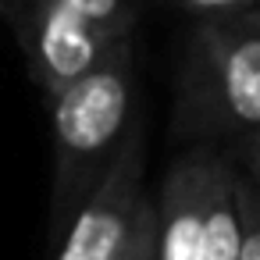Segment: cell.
I'll return each instance as SVG.
<instances>
[{"label": "cell", "mask_w": 260, "mask_h": 260, "mask_svg": "<svg viewBox=\"0 0 260 260\" xmlns=\"http://www.w3.org/2000/svg\"><path fill=\"white\" fill-rule=\"evenodd\" d=\"M61 4L107 43L128 40L136 29V0H61Z\"/></svg>", "instance_id": "7"}, {"label": "cell", "mask_w": 260, "mask_h": 260, "mask_svg": "<svg viewBox=\"0 0 260 260\" xmlns=\"http://www.w3.org/2000/svg\"><path fill=\"white\" fill-rule=\"evenodd\" d=\"M136 43L118 40L104 57L50 96L54 178H50V239H61L75 210L107 175L125 128L136 114Z\"/></svg>", "instance_id": "2"}, {"label": "cell", "mask_w": 260, "mask_h": 260, "mask_svg": "<svg viewBox=\"0 0 260 260\" xmlns=\"http://www.w3.org/2000/svg\"><path fill=\"white\" fill-rule=\"evenodd\" d=\"M178 4L200 18H217V15H235V11H253L260 0H178Z\"/></svg>", "instance_id": "11"}, {"label": "cell", "mask_w": 260, "mask_h": 260, "mask_svg": "<svg viewBox=\"0 0 260 260\" xmlns=\"http://www.w3.org/2000/svg\"><path fill=\"white\" fill-rule=\"evenodd\" d=\"M242 217L235 196V164L224 150H217L207 185V217H203V253L200 260H239Z\"/></svg>", "instance_id": "6"}, {"label": "cell", "mask_w": 260, "mask_h": 260, "mask_svg": "<svg viewBox=\"0 0 260 260\" xmlns=\"http://www.w3.org/2000/svg\"><path fill=\"white\" fill-rule=\"evenodd\" d=\"M217 146H185L153 192V260H200Z\"/></svg>", "instance_id": "5"}, {"label": "cell", "mask_w": 260, "mask_h": 260, "mask_svg": "<svg viewBox=\"0 0 260 260\" xmlns=\"http://www.w3.org/2000/svg\"><path fill=\"white\" fill-rule=\"evenodd\" d=\"M143 175H146V121L143 111H136L107 175L68 221L54 260H118L128 242L139 200L146 192Z\"/></svg>", "instance_id": "3"}, {"label": "cell", "mask_w": 260, "mask_h": 260, "mask_svg": "<svg viewBox=\"0 0 260 260\" xmlns=\"http://www.w3.org/2000/svg\"><path fill=\"white\" fill-rule=\"evenodd\" d=\"M228 153V160L260 189V132H253V136H246V139H239L235 146H228L224 150Z\"/></svg>", "instance_id": "10"}, {"label": "cell", "mask_w": 260, "mask_h": 260, "mask_svg": "<svg viewBox=\"0 0 260 260\" xmlns=\"http://www.w3.org/2000/svg\"><path fill=\"white\" fill-rule=\"evenodd\" d=\"M118 260H153V196L150 192H143V200H139L128 242Z\"/></svg>", "instance_id": "9"}, {"label": "cell", "mask_w": 260, "mask_h": 260, "mask_svg": "<svg viewBox=\"0 0 260 260\" xmlns=\"http://www.w3.org/2000/svg\"><path fill=\"white\" fill-rule=\"evenodd\" d=\"M171 132L217 150L260 132V8L200 18L178 64Z\"/></svg>", "instance_id": "1"}, {"label": "cell", "mask_w": 260, "mask_h": 260, "mask_svg": "<svg viewBox=\"0 0 260 260\" xmlns=\"http://www.w3.org/2000/svg\"><path fill=\"white\" fill-rule=\"evenodd\" d=\"M0 15L18 36L29 75L47 100L86 75L111 47L61 0H0Z\"/></svg>", "instance_id": "4"}, {"label": "cell", "mask_w": 260, "mask_h": 260, "mask_svg": "<svg viewBox=\"0 0 260 260\" xmlns=\"http://www.w3.org/2000/svg\"><path fill=\"white\" fill-rule=\"evenodd\" d=\"M235 196H239V217H242L239 260H260V189L239 168H235Z\"/></svg>", "instance_id": "8"}]
</instances>
